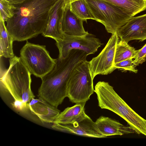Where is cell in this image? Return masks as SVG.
<instances>
[{
	"label": "cell",
	"instance_id": "obj_1",
	"mask_svg": "<svg viewBox=\"0 0 146 146\" xmlns=\"http://www.w3.org/2000/svg\"><path fill=\"white\" fill-rule=\"evenodd\" d=\"M57 0H26L12 4V17L6 27L14 41H22L37 36L44 32L50 10Z\"/></svg>",
	"mask_w": 146,
	"mask_h": 146
},
{
	"label": "cell",
	"instance_id": "obj_2",
	"mask_svg": "<svg viewBox=\"0 0 146 146\" xmlns=\"http://www.w3.org/2000/svg\"><path fill=\"white\" fill-rule=\"evenodd\" d=\"M88 55L82 50L73 49L65 58L56 59L53 69L42 77L38 96L57 107L67 96L68 84L71 73L80 62L86 60Z\"/></svg>",
	"mask_w": 146,
	"mask_h": 146
},
{
	"label": "cell",
	"instance_id": "obj_3",
	"mask_svg": "<svg viewBox=\"0 0 146 146\" xmlns=\"http://www.w3.org/2000/svg\"><path fill=\"white\" fill-rule=\"evenodd\" d=\"M94 92L101 108L115 113L124 119L135 133L146 136V119L131 108L108 82H98L95 86Z\"/></svg>",
	"mask_w": 146,
	"mask_h": 146
},
{
	"label": "cell",
	"instance_id": "obj_4",
	"mask_svg": "<svg viewBox=\"0 0 146 146\" xmlns=\"http://www.w3.org/2000/svg\"><path fill=\"white\" fill-rule=\"evenodd\" d=\"M9 66L0 78L1 87L9 93L14 101L28 106L35 97L31 89V74L20 57L10 59Z\"/></svg>",
	"mask_w": 146,
	"mask_h": 146
},
{
	"label": "cell",
	"instance_id": "obj_5",
	"mask_svg": "<svg viewBox=\"0 0 146 146\" xmlns=\"http://www.w3.org/2000/svg\"><path fill=\"white\" fill-rule=\"evenodd\" d=\"M95 18L113 34L133 17L122 8L102 0H86Z\"/></svg>",
	"mask_w": 146,
	"mask_h": 146
},
{
	"label": "cell",
	"instance_id": "obj_6",
	"mask_svg": "<svg viewBox=\"0 0 146 146\" xmlns=\"http://www.w3.org/2000/svg\"><path fill=\"white\" fill-rule=\"evenodd\" d=\"M20 57L31 74L41 78L53 69L56 62L45 46L28 41L20 50Z\"/></svg>",
	"mask_w": 146,
	"mask_h": 146
},
{
	"label": "cell",
	"instance_id": "obj_7",
	"mask_svg": "<svg viewBox=\"0 0 146 146\" xmlns=\"http://www.w3.org/2000/svg\"><path fill=\"white\" fill-rule=\"evenodd\" d=\"M93 79L86 60L79 63L74 69L68 86L67 96L74 103L86 102L93 94Z\"/></svg>",
	"mask_w": 146,
	"mask_h": 146
},
{
	"label": "cell",
	"instance_id": "obj_8",
	"mask_svg": "<svg viewBox=\"0 0 146 146\" xmlns=\"http://www.w3.org/2000/svg\"><path fill=\"white\" fill-rule=\"evenodd\" d=\"M56 44L59 52L58 58L61 60L66 58L73 49L84 51L88 55L94 54L103 44L94 35L89 33L83 36L64 35L63 39L56 42Z\"/></svg>",
	"mask_w": 146,
	"mask_h": 146
},
{
	"label": "cell",
	"instance_id": "obj_9",
	"mask_svg": "<svg viewBox=\"0 0 146 146\" xmlns=\"http://www.w3.org/2000/svg\"><path fill=\"white\" fill-rule=\"evenodd\" d=\"M119 37L116 32L112 34L101 52L89 61V67L93 79L97 75H108L115 70L114 67V60Z\"/></svg>",
	"mask_w": 146,
	"mask_h": 146
},
{
	"label": "cell",
	"instance_id": "obj_10",
	"mask_svg": "<svg viewBox=\"0 0 146 146\" xmlns=\"http://www.w3.org/2000/svg\"><path fill=\"white\" fill-rule=\"evenodd\" d=\"M65 7L64 0H57L50 9L46 28L42 34L45 37L54 40H62L64 36L62 29V23Z\"/></svg>",
	"mask_w": 146,
	"mask_h": 146
},
{
	"label": "cell",
	"instance_id": "obj_11",
	"mask_svg": "<svg viewBox=\"0 0 146 146\" xmlns=\"http://www.w3.org/2000/svg\"><path fill=\"white\" fill-rule=\"evenodd\" d=\"M120 40L128 42L134 40L146 39V14L133 17L116 32Z\"/></svg>",
	"mask_w": 146,
	"mask_h": 146
},
{
	"label": "cell",
	"instance_id": "obj_12",
	"mask_svg": "<svg viewBox=\"0 0 146 146\" xmlns=\"http://www.w3.org/2000/svg\"><path fill=\"white\" fill-rule=\"evenodd\" d=\"M52 127L56 129L86 137L103 138L96 123L88 116L82 120L72 123H54Z\"/></svg>",
	"mask_w": 146,
	"mask_h": 146
},
{
	"label": "cell",
	"instance_id": "obj_13",
	"mask_svg": "<svg viewBox=\"0 0 146 146\" xmlns=\"http://www.w3.org/2000/svg\"><path fill=\"white\" fill-rule=\"evenodd\" d=\"M28 108L42 122L54 123L60 113L57 107L40 98H32L28 104Z\"/></svg>",
	"mask_w": 146,
	"mask_h": 146
},
{
	"label": "cell",
	"instance_id": "obj_14",
	"mask_svg": "<svg viewBox=\"0 0 146 146\" xmlns=\"http://www.w3.org/2000/svg\"><path fill=\"white\" fill-rule=\"evenodd\" d=\"M83 21L71 11L70 4L65 5L62 23V31L64 35L83 36L88 34L84 28Z\"/></svg>",
	"mask_w": 146,
	"mask_h": 146
},
{
	"label": "cell",
	"instance_id": "obj_15",
	"mask_svg": "<svg viewBox=\"0 0 146 146\" xmlns=\"http://www.w3.org/2000/svg\"><path fill=\"white\" fill-rule=\"evenodd\" d=\"M95 122L101 133L106 137L135 132L129 126L124 125L119 121L108 117L101 116L97 119Z\"/></svg>",
	"mask_w": 146,
	"mask_h": 146
},
{
	"label": "cell",
	"instance_id": "obj_16",
	"mask_svg": "<svg viewBox=\"0 0 146 146\" xmlns=\"http://www.w3.org/2000/svg\"><path fill=\"white\" fill-rule=\"evenodd\" d=\"M86 102L77 103L71 107H68L60 113L54 123L60 124L72 123L78 122L88 116L85 112Z\"/></svg>",
	"mask_w": 146,
	"mask_h": 146
},
{
	"label": "cell",
	"instance_id": "obj_17",
	"mask_svg": "<svg viewBox=\"0 0 146 146\" xmlns=\"http://www.w3.org/2000/svg\"><path fill=\"white\" fill-rule=\"evenodd\" d=\"M0 56L9 59L14 55L13 43L14 40L8 31L5 22L0 17Z\"/></svg>",
	"mask_w": 146,
	"mask_h": 146
},
{
	"label": "cell",
	"instance_id": "obj_18",
	"mask_svg": "<svg viewBox=\"0 0 146 146\" xmlns=\"http://www.w3.org/2000/svg\"><path fill=\"white\" fill-rule=\"evenodd\" d=\"M126 11L132 16L146 9V0H102Z\"/></svg>",
	"mask_w": 146,
	"mask_h": 146
},
{
	"label": "cell",
	"instance_id": "obj_19",
	"mask_svg": "<svg viewBox=\"0 0 146 146\" xmlns=\"http://www.w3.org/2000/svg\"><path fill=\"white\" fill-rule=\"evenodd\" d=\"M138 51V50H136L129 46L125 41L119 40L115 48L114 64L129 58H135Z\"/></svg>",
	"mask_w": 146,
	"mask_h": 146
},
{
	"label": "cell",
	"instance_id": "obj_20",
	"mask_svg": "<svg viewBox=\"0 0 146 146\" xmlns=\"http://www.w3.org/2000/svg\"><path fill=\"white\" fill-rule=\"evenodd\" d=\"M71 11L76 16L84 21L87 19L95 20L86 0H78L70 3Z\"/></svg>",
	"mask_w": 146,
	"mask_h": 146
},
{
	"label": "cell",
	"instance_id": "obj_21",
	"mask_svg": "<svg viewBox=\"0 0 146 146\" xmlns=\"http://www.w3.org/2000/svg\"><path fill=\"white\" fill-rule=\"evenodd\" d=\"M12 4L5 0H0V17L6 22L12 17Z\"/></svg>",
	"mask_w": 146,
	"mask_h": 146
},
{
	"label": "cell",
	"instance_id": "obj_22",
	"mask_svg": "<svg viewBox=\"0 0 146 146\" xmlns=\"http://www.w3.org/2000/svg\"><path fill=\"white\" fill-rule=\"evenodd\" d=\"M133 58H129L114 64V67L115 69H122L124 70H129L137 73L138 70L135 69V66L133 64Z\"/></svg>",
	"mask_w": 146,
	"mask_h": 146
},
{
	"label": "cell",
	"instance_id": "obj_23",
	"mask_svg": "<svg viewBox=\"0 0 146 146\" xmlns=\"http://www.w3.org/2000/svg\"><path fill=\"white\" fill-rule=\"evenodd\" d=\"M146 44L140 49L138 50L135 59L133 61V64L135 66L141 64L146 60Z\"/></svg>",
	"mask_w": 146,
	"mask_h": 146
},
{
	"label": "cell",
	"instance_id": "obj_24",
	"mask_svg": "<svg viewBox=\"0 0 146 146\" xmlns=\"http://www.w3.org/2000/svg\"><path fill=\"white\" fill-rule=\"evenodd\" d=\"M11 4L21 3L26 0H5Z\"/></svg>",
	"mask_w": 146,
	"mask_h": 146
},
{
	"label": "cell",
	"instance_id": "obj_25",
	"mask_svg": "<svg viewBox=\"0 0 146 146\" xmlns=\"http://www.w3.org/2000/svg\"><path fill=\"white\" fill-rule=\"evenodd\" d=\"M78 0H64V4L65 5L70 4V3Z\"/></svg>",
	"mask_w": 146,
	"mask_h": 146
},
{
	"label": "cell",
	"instance_id": "obj_26",
	"mask_svg": "<svg viewBox=\"0 0 146 146\" xmlns=\"http://www.w3.org/2000/svg\"></svg>",
	"mask_w": 146,
	"mask_h": 146
}]
</instances>
